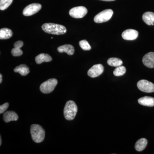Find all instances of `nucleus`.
<instances>
[{
	"label": "nucleus",
	"instance_id": "obj_1",
	"mask_svg": "<svg viewBox=\"0 0 154 154\" xmlns=\"http://www.w3.org/2000/svg\"><path fill=\"white\" fill-rule=\"evenodd\" d=\"M42 30L45 33L54 35H62L66 33V28L62 25L54 23H45L42 27Z\"/></svg>",
	"mask_w": 154,
	"mask_h": 154
},
{
	"label": "nucleus",
	"instance_id": "obj_2",
	"mask_svg": "<svg viewBox=\"0 0 154 154\" xmlns=\"http://www.w3.org/2000/svg\"><path fill=\"white\" fill-rule=\"evenodd\" d=\"M30 134L32 140L36 143H40L44 140L45 131L42 127L37 124H33L30 127Z\"/></svg>",
	"mask_w": 154,
	"mask_h": 154
},
{
	"label": "nucleus",
	"instance_id": "obj_3",
	"mask_svg": "<svg viewBox=\"0 0 154 154\" xmlns=\"http://www.w3.org/2000/svg\"><path fill=\"white\" fill-rule=\"evenodd\" d=\"M78 112V107L74 101H68L64 108L63 113L65 118L67 120L74 119Z\"/></svg>",
	"mask_w": 154,
	"mask_h": 154
},
{
	"label": "nucleus",
	"instance_id": "obj_4",
	"mask_svg": "<svg viewBox=\"0 0 154 154\" xmlns=\"http://www.w3.org/2000/svg\"><path fill=\"white\" fill-rule=\"evenodd\" d=\"M57 80L55 79H50L41 84L40 91L43 94H48L52 92L57 85Z\"/></svg>",
	"mask_w": 154,
	"mask_h": 154
},
{
	"label": "nucleus",
	"instance_id": "obj_5",
	"mask_svg": "<svg viewBox=\"0 0 154 154\" xmlns=\"http://www.w3.org/2000/svg\"><path fill=\"white\" fill-rule=\"evenodd\" d=\"M113 14V11L111 9L104 10L95 16L94 18V22L97 23L107 22L111 19Z\"/></svg>",
	"mask_w": 154,
	"mask_h": 154
},
{
	"label": "nucleus",
	"instance_id": "obj_6",
	"mask_svg": "<svg viewBox=\"0 0 154 154\" xmlns=\"http://www.w3.org/2000/svg\"><path fill=\"white\" fill-rule=\"evenodd\" d=\"M88 10L83 6L75 7L70 10L69 14L71 17L75 19L82 18L88 14Z\"/></svg>",
	"mask_w": 154,
	"mask_h": 154
},
{
	"label": "nucleus",
	"instance_id": "obj_7",
	"mask_svg": "<svg viewBox=\"0 0 154 154\" xmlns=\"http://www.w3.org/2000/svg\"><path fill=\"white\" fill-rule=\"evenodd\" d=\"M138 88L142 92L147 93L154 92V84L147 80H141L137 83Z\"/></svg>",
	"mask_w": 154,
	"mask_h": 154
},
{
	"label": "nucleus",
	"instance_id": "obj_8",
	"mask_svg": "<svg viewBox=\"0 0 154 154\" xmlns=\"http://www.w3.org/2000/svg\"><path fill=\"white\" fill-rule=\"evenodd\" d=\"M42 6L40 4L33 3L25 7L23 11V14L26 17L31 16L36 14L41 10Z\"/></svg>",
	"mask_w": 154,
	"mask_h": 154
},
{
	"label": "nucleus",
	"instance_id": "obj_9",
	"mask_svg": "<svg viewBox=\"0 0 154 154\" xmlns=\"http://www.w3.org/2000/svg\"><path fill=\"white\" fill-rule=\"evenodd\" d=\"M104 69V67L101 64L95 65L88 70V75L91 78H96L102 74Z\"/></svg>",
	"mask_w": 154,
	"mask_h": 154
},
{
	"label": "nucleus",
	"instance_id": "obj_10",
	"mask_svg": "<svg viewBox=\"0 0 154 154\" xmlns=\"http://www.w3.org/2000/svg\"><path fill=\"white\" fill-rule=\"evenodd\" d=\"M138 34V32L137 30L129 29L123 31L122 34V36L125 40H133L137 38Z\"/></svg>",
	"mask_w": 154,
	"mask_h": 154
},
{
	"label": "nucleus",
	"instance_id": "obj_11",
	"mask_svg": "<svg viewBox=\"0 0 154 154\" xmlns=\"http://www.w3.org/2000/svg\"><path fill=\"white\" fill-rule=\"evenodd\" d=\"M143 63L145 66L149 68H154V53L149 52L144 56L142 60Z\"/></svg>",
	"mask_w": 154,
	"mask_h": 154
},
{
	"label": "nucleus",
	"instance_id": "obj_12",
	"mask_svg": "<svg viewBox=\"0 0 154 154\" xmlns=\"http://www.w3.org/2000/svg\"><path fill=\"white\" fill-rule=\"evenodd\" d=\"M18 119H19V116L17 113L13 111H7L3 115V119L5 122L17 121Z\"/></svg>",
	"mask_w": 154,
	"mask_h": 154
},
{
	"label": "nucleus",
	"instance_id": "obj_13",
	"mask_svg": "<svg viewBox=\"0 0 154 154\" xmlns=\"http://www.w3.org/2000/svg\"><path fill=\"white\" fill-rule=\"evenodd\" d=\"M139 104L147 107H153L154 106V98L149 96L141 97L138 100Z\"/></svg>",
	"mask_w": 154,
	"mask_h": 154
},
{
	"label": "nucleus",
	"instance_id": "obj_14",
	"mask_svg": "<svg viewBox=\"0 0 154 154\" xmlns=\"http://www.w3.org/2000/svg\"><path fill=\"white\" fill-rule=\"evenodd\" d=\"M57 51L60 53H66L69 55L74 54V48L71 45H64L57 48Z\"/></svg>",
	"mask_w": 154,
	"mask_h": 154
},
{
	"label": "nucleus",
	"instance_id": "obj_15",
	"mask_svg": "<svg viewBox=\"0 0 154 154\" xmlns=\"http://www.w3.org/2000/svg\"><path fill=\"white\" fill-rule=\"evenodd\" d=\"M142 19L144 22L147 25H154V13L153 12H146L143 15Z\"/></svg>",
	"mask_w": 154,
	"mask_h": 154
},
{
	"label": "nucleus",
	"instance_id": "obj_16",
	"mask_svg": "<svg viewBox=\"0 0 154 154\" xmlns=\"http://www.w3.org/2000/svg\"><path fill=\"white\" fill-rule=\"evenodd\" d=\"M52 60L51 57L46 54H40L35 58V61L38 64H40L43 62L51 61Z\"/></svg>",
	"mask_w": 154,
	"mask_h": 154
},
{
	"label": "nucleus",
	"instance_id": "obj_17",
	"mask_svg": "<svg viewBox=\"0 0 154 154\" xmlns=\"http://www.w3.org/2000/svg\"><path fill=\"white\" fill-rule=\"evenodd\" d=\"M148 141L145 138H141L138 140L135 145V149L137 151L141 152L146 147Z\"/></svg>",
	"mask_w": 154,
	"mask_h": 154
},
{
	"label": "nucleus",
	"instance_id": "obj_18",
	"mask_svg": "<svg viewBox=\"0 0 154 154\" xmlns=\"http://www.w3.org/2000/svg\"><path fill=\"white\" fill-rule=\"evenodd\" d=\"M15 72L19 73L21 75H27L30 72L29 68L25 64L20 65L14 69Z\"/></svg>",
	"mask_w": 154,
	"mask_h": 154
},
{
	"label": "nucleus",
	"instance_id": "obj_19",
	"mask_svg": "<svg viewBox=\"0 0 154 154\" xmlns=\"http://www.w3.org/2000/svg\"><path fill=\"white\" fill-rule=\"evenodd\" d=\"M13 35V32L11 29L3 28L0 30V39H7L11 38Z\"/></svg>",
	"mask_w": 154,
	"mask_h": 154
},
{
	"label": "nucleus",
	"instance_id": "obj_20",
	"mask_svg": "<svg viewBox=\"0 0 154 154\" xmlns=\"http://www.w3.org/2000/svg\"><path fill=\"white\" fill-rule=\"evenodd\" d=\"M107 63L110 66L118 67L122 65L123 62L118 58L112 57L108 59Z\"/></svg>",
	"mask_w": 154,
	"mask_h": 154
},
{
	"label": "nucleus",
	"instance_id": "obj_21",
	"mask_svg": "<svg viewBox=\"0 0 154 154\" xmlns=\"http://www.w3.org/2000/svg\"><path fill=\"white\" fill-rule=\"evenodd\" d=\"M126 69L125 67L121 65L116 67V68L113 71V74L116 76H121L124 75L126 72Z\"/></svg>",
	"mask_w": 154,
	"mask_h": 154
},
{
	"label": "nucleus",
	"instance_id": "obj_22",
	"mask_svg": "<svg viewBox=\"0 0 154 154\" xmlns=\"http://www.w3.org/2000/svg\"><path fill=\"white\" fill-rule=\"evenodd\" d=\"M13 0H0V10L4 11L11 5Z\"/></svg>",
	"mask_w": 154,
	"mask_h": 154
},
{
	"label": "nucleus",
	"instance_id": "obj_23",
	"mask_svg": "<svg viewBox=\"0 0 154 154\" xmlns=\"http://www.w3.org/2000/svg\"><path fill=\"white\" fill-rule=\"evenodd\" d=\"M79 44L81 48L84 50L89 51L91 49V45L86 40H81L79 42Z\"/></svg>",
	"mask_w": 154,
	"mask_h": 154
},
{
	"label": "nucleus",
	"instance_id": "obj_24",
	"mask_svg": "<svg viewBox=\"0 0 154 154\" xmlns=\"http://www.w3.org/2000/svg\"><path fill=\"white\" fill-rule=\"evenodd\" d=\"M21 48L15 47L12 49L11 51V54L14 57L20 56L23 54V51L20 49Z\"/></svg>",
	"mask_w": 154,
	"mask_h": 154
},
{
	"label": "nucleus",
	"instance_id": "obj_25",
	"mask_svg": "<svg viewBox=\"0 0 154 154\" xmlns=\"http://www.w3.org/2000/svg\"><path fill=\"white\" fill-rule=\"evenodd\" d=\"M9 106L8 103H5L0 106V113H4L8 109Z\"/></svg>",
	"mask_w": 154,
	"mask_h": 154
},
{
	"label": "nucleus",
	"instance_id": "obj_26",
	"mask_svg": "<svg viewBox=\"0 0 154 154\" xmlns=\"http://www.w3.org/2000/svg\"><path fill=\"white\" fill-rule=\"evenodd\" d=\"M2 74H0V83H2Z\"/></svg>",
	"mask_w": 154,
	"mask_h": 154
},
{
	"label": "nucleus",
	"instance_id": "obj_27",
	"mask_svg": "<svg viewBox=\"0 0 154 154\" xmlns=\"http://www.w3.org/2000/svg\"><path fill=\"white\" fill-rule=\"evenodd\" d=\"M101 1H105V2H111V1H114L115 0H101Z\"/></svg>",
	"mask_w": 154,
	"mask_h": 154
},
{
	"label": "nucleus",
	"instance_id": "obj_28",
	"mask_svg": "<svg viewBox=\"0 0 154 154\" xmlns=\"http://www.w3.org/2000/svg\"><path fill=\"white\" fill-rule=\"evenodd\" d=\"M2 137H0V146L2 145Z\"/></svg>",
	"mask_w": 154,
	"mask_h": 154
}]
</instances>
